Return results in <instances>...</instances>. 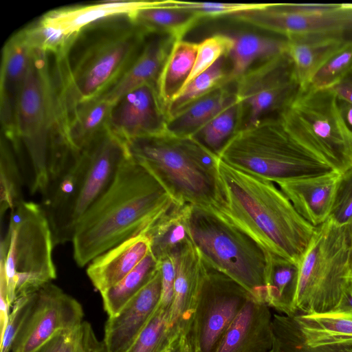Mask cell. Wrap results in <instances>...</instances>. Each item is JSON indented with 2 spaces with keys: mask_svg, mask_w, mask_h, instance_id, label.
Instances as JSON below:
<instances>
[{
  "mask_svg": "<svg viewBox=\"0 0 352 352\" xmlns=\"http://www.w3.org/2000/svg\"><path fill=\"white\" fill-rule=\"evenodd\" d=\"M191 206L175 201L144 232L151 242V252L158 261L173 256L184 244L191 240L188 224Z\"/></svg>",
  "mask_w": 352,
  "mask_h": 352,
  "instance_id": "obj_29",
  "label": "cell"
},
{
  "mask_svg": "<svg viewBox=\"0 0 352 352\" xmlns=\"http://www.w3.org/2000/svg\"><path fill=\"white\" fill-rule=\"evenodd\" d=\"M24 30L13 34L5 43L0 72V120L1 134L14 144L16 142V113L33 51Z\"/></svg>",
  "mask_w": 352,
  "mask_h": 352,
  "instance_id": "obj_17",
  "label": "cell"
},
{
  "mask_svg": "<svg viewBox=\"0 0 352 352\" xmlns=\"http://www.w3.org/2000/svg\"><path fill=\"white\" fill-rule=\"evenodd\" d=\"M334 352H352V344L333 346Z\"/></svg>",
  "mask_w": 352,
  "mask_h": 352,
  "instance_id": "obj_53",
  "label": "cell"
},
{
  "mask_svg": "<svg viewBox=\"0 0 352 352\" xmlns=\"http://www.w3.org/2000/svg\"><path fill=\"white\" fill-rule=\"evenodd\" d=\"M286 39L287 52L293 63L300 89L309 85L331 57L352 43L351 38L336 35L298 36Z\"/></svg>",
  "mask_w": 352,
  "mask_h": 352,
  "instance_id": "obj_25",
  "label": "cell"
},
{
  "mask_svg": "<svg viewBox=\"0 0 352 352\" xmlns=\"http://www.w3.org/2000/svg\"><path fill=\"white\" fill-rule=\"evenodd\" d=\"M129 14L87 25L61 53L52 54L58 122L79 104L106 93L140 54L149 33Z\"/></svg>",
  "mask_w": 352,
  "mask_h": 352,
  "instance_id": "obj_1",
  "label": "cell"
},
{
  "mask_svg": "<svg viewBox=\"0 0 352 352\" xmlns=\"http://www.w3.org/2000/svg\"><path fill=\"white\" fill-rule=\"evenodd\" d=\"M349 244V276L352 277V219L345 226Z\"/></svg>",
  "mask_w": 352,
  "mask_h": 352,
  "instance_id": "obj_52",
  "label": "cell"
},
{
  "mask_svg": "<svg viewBox=\"0 0 352 352\" xmlns=\"http://www.w3.org/2000/svg\"><path fill=\"white\" fill-rule=\"evenodd\" d=\"M82 151L84 170L67 222L66 242L72 241L78 223L108 189L129 155L125 142L109 130Z\"/></svg>",
  "mask_w": 352,
  "mask_h": 352,
  "instance_id": "obj_15",
  "label": "cell"
},
{
  "mask_svg": "<svg viewBox=\"0 0 352 352\" xmlns=\"http://www.w3.org/2000/svg\"><path fill=\"white\" fill-rule=\"evenodd\" d=\"M129 16L147 32L168 34L176 41L182 40L201 19L190 12L166 8L162 5V1L138 9Z\"/></svg>",
  "mask_w": 352,
  "mask_h": 352,
  "instance_id": "obj_33",
  "label": "cell"
},
{
  "mask_svg": "<svg viewBox=\"0 0 352 352\" xmlns=\"http://www.w3.org/2000/svg\"><path fill=\"white\" fill-rule=\"evenodd\" d=\"M162 278L159 267L153 278L105 323L106 352H125L135 341L160 305Z\"/></svg>",
  "mask_w": 352,
  "mask_h": 352,
  "instance_id": "obj_18",
  "label": "cell"
},
{
  "mask_svg": "<svg viewBox=\"0 0 352 352\" xmlns=\"http://www.w3.org/2000/svg\"><path fill=\"white\" fill-rule=\"evenodd\" d=\"M299 265L270 254L266 278V304L284 315H296Z\"/></svg>",
  "mask_w": 352,
  "mask_h": 352,
  "instance_id": "obj_30",
  "label": "cell"
},
{
  "mask_svg": "<svg viewBox=\"0 0 352 352\" xmlns=\"http://www.w3.org/2000/svg\"><path fill=\"white\" fill-rule=\"evenodd\" d=\"M65 352H106L91 325L83 321L70 335Z\"/></svg>",
  "mask_w": 352,
  "mask_h": 352,
  "instance_id": "obj_45",
  "label": "cell"
},
{
  "mask_svg": "<svg viewBox=\"0 0 352 352\" xmlns=\"http://www.w3.org/2000/svg\"><path fill=\"white\" fill-rule=\"evenodd\" d=\"M151 242L145 233L133 236L93 259L87 274L100 293L117 284L150 252Z\"/></svg>",
  "mask_w": 352,
  "mask_h": 352,
  "instance_id": "obj_21",
  "label": "cell"
},
{
  "mask_svg": "<svg viewBox=\"0 0 352 352\" xmlns=\"http://www.w3.org/2000/svg\"><path fill=\"white\" fill-rule=\"evenodd\" d=\"M167 123L157 84L148 83L129 91L112 104L107 129L126 142L166 133Z\"/></svg>",
  "mask_w": 352,
  "mask_h": 352,
  "instance_id": "obj_16",
  "label": "cell"
},
{
  "mask_svg": "<svg viewBox=\"0 0 352 352\" xmlns=\"http://www.w3.org/2000/svg\"><path fill=\"white\" fill-rule=\"evenodd\" d=\"M271 352H334L333 346H308L294 316L273 314Z\"/></svg>",
  "mask_w": 352,
  "mask_h": 352,
  "instance_id": "obj_39",
  "label": "cell"
},
{
  "mask_svg": "<svg viewBox=\"0 0 352 352\" xmlns=\"http://www.w3.org/2000/svg\"><path fill=\"white\" fill-rule=\"evenodd\" d=\"M173 256L175 278L169 321L175 333L188 334L203 283L204 263L191 240Z\"/></svg>",
  "mask_w": 352,
  "mask_h": 352,
  "instance_id": "obj_19",
  "label": "cell"
},
{
  "mask_svg": "<svg viewBox=\"0 0 352 352\" xmlns=\"http://www.w3.org/2000/svg\"><path fill=\"white\" fill-rule=\"evenodd\" d=\"M243 110V104L236 99L193 136L217 155L228 140L239 130L236 126L242 117Z\"/></svg>",
  "mask_w": 352,
  "mask_h": 352,
  "instance_id": "obj_37",
  "label": "cell"
},
{
  "mask_svg": "<svg viewBox=\"0 0 352 352\" xmlns=\"http://www.w3.org/2000/svg\"><path fill=\"white\" fill-rule=\"evenodd\" d=\"M338 104L342 115L349 128L352 130V104L338 99Z\"/></svg>",
  "mask_w": 352,
  "mask_h": 352,
  "instance_id": "obj_51",
  "label": "cell"
},
{
  "mask_svg": "<svg viewBox=\"0 0 352 352\" xmlns=\"http://www.w3.org/2000/svg\"><path fill=\"white\" fill-rule=\"evenodd\" d=\"M24 180L21 170L9 141L1 134L0 145V213L3 215L23 201Z\"/></svg>",
  "mask_w": 352,
  "mask_h": 352,
  "instance_id": "obj_35",
  "label": "cell"
},
{
  "mask_svg": "<svg viewBox=\"0 0 352 352\" xmlns=\"http://www.w3.org/2000/svg\"><path fill=\"white\" fill-rule=\"evenodd\" d=\"M125 143L129 155L155 176L174 201L219 213L224 198L219 157L195 136L166 133Z\"/></svg>",
  "mask_w": 352,
  "mask_h": 352,
  "instance_id": "obj_6",
  "label": "cell"
},
{
  "mask_svg": "<svg viewBox=\"0 0 352 352\" xmlns=\"http://www.w3.org/2000/svg\"><path fill=\"white\" fill-rule=\"evenodd\" d=\"M159 265L162 278V293L160 304L164 307L170 309L175 278L174 256H168L160 260Z\"/></svg>",
  "mask_w": 352,
  "mask_h": 352,
  "instance_id": "obj_46",
  "label": "cell"
},
{
  "mask_svg": "<svg viewBox=\"0 0 352 352\" xmlns=\"http://www.w3.org/2000/svg\"><path fill=\"white\" fill-rule=\"evenodd\" d=\"M328 219L340 226L352 219V167L340 174Z\"/></svg>",
  "mask_w": 352,
  "mask_h": 352,
  "instance_id": "obj_43",
  "label": "cell"
},
{
  "mask_svg": "<svg viewBox=\"0 0 352 352\" xmlns=\"http://www.w3.org/2000/svg\"><path fill=\"white\" fill-rule=\"evenodd\" d=\"M35 292L21 296L14 302L6 329L1 336V352H10L34 302Z\"/></svg>",
  "mask_w": 352,
  "mask_h": 352,
  "instance_id": "obj_44",
  "label": "cell"
},
{
  "mask_svg": "<svg viewBox=\"0 0 352 352\" xmlns=\"http://www.w3.org/2000/svg\"><path fill=\"white\" fill-rule=\"evenodd\" d=\"M234 45L230 53L232 67L226 85L236 81L256 60H262L287 52L286 38H272L254 34H242L232 36Z\"/></svg>",
  "mask_w": 352,
  "mask_h": 352,
  "instance_id": "obj_31",
  "label": "cell"
},
{
  "mask_svg": "<svg viewBox=\"0 0 352 352\" xmlns=\"http://www.w3.org/2000/svg\"><path fill=\"white\" fill-rule=\"evenodd\" d=\"M272 321L269 307L250 298L224 333L215 352H270Z\"/></svg>",
  "mask_w": 352,
  "mask_h": 352,
  "instance_id": "obj_20",
  "label": "cell"
},
{
  "mask_svg": "<svg viewBox=\"0 0 352 352\" xmlns=\"http://www.w3.org/2000/svg\"><path fill=\"white\" fill-rule=\"evenodd\" d=\"M236 82V99L249 111L245 126L257 124L265 115L280 113L300 91L293 63L287 52L261 60Z\"/></svg>",
  "mask_w": 352,
  "mask_h": 352,
  "instance_id": "obj_13",
  "label": "cell"
},
{
  "mask_svg": "<svg viewBox=\"0 0 352 352\" xmlns=\"http://www.w3.org/2000/svg\"><path fill=\"white\" fill-rule=\"evenodd\" d=\"M159 261L150 252L124 278L101 292L103 306L109 316H116L155 276Z\"/></svg>",
  "mask_w": 352,
  "mask_h": 352,
  "instance_id": "obj_34",
  "label": "cell"
},
{
  "mask_svg": "<svg viewBox=\"0 0 352 352\" xmlns=\"http://www.w3.org/2000/svg\"><path fill=\"white\" fill-rule=\"evenodd\" d=\"M224 204L217 215L239 228L270 254L299 265L314 227L273 182L233 168L219 158Z\"/></svg>",
  "mask_w": 352,
  "mask_h": 352,
  "instance_id": "obj_3",
  "label": "cell"
},
{
  "mask_svg": "<svg viewBox=\"0 0 352 352\" xmlns=\"http://www.w3.org/2000/svg\"><path fill=\"white\" fill-rule=\"evenodd\" d=\"M51 54L34 48L16 113L13 148L31 194L46 192L72 149L58 132L56 90Z\"/></svg>",
  "mask_w": 352,
  "mask_h": 352,
  "instance_id": "obj_5",
  "label": "cell"
},
{
  "mask_svg": "<svg viewBox=\"0 0 352 352\" xmlns=\"http://www.w3.org/2000/svg\"><path fill=\"white\" fill-rule=\"evenodd\" d=\"M188 224L202 260L240 284L256 301L266 304L270 254L239 228L192 206Z\"/></svg>",
  "mask_w": 352,
  "mask_h": 352,
  "instance_id": "obj_8",
  "label": "cell"
},
{
  "mask_svg": "<svg viewBox=\"0 0 352 352\" xmlns=\"http://www.w3.org/2000/svg\"><path fill=\"white\" fill-rule=\"evenodd\" d=\"M236 100L235 93L221 85L193 102L168 120L167 133L195 135L205 124Z\"/></svg>",
  "mask_w": 352,
  "mask_h": 352,
  "instance_id": "obj_28",
  "label": "cell"
},
{
  "mask_svg": "<svg viewBox=\"0 0 352 352\" xmlns=\"http://www.w3.org/2000/svg\"><path fill=\"white\" fill-rule=\"evenodd\" d=\"M176 40L171 36L149 33L136 59L120 79L100 98L113 103L120 96L141 85L156 83Z\"/></svg>",
  "mask_w": 352,
  "mask_h": 352,
  "instance_id": "obj_23",
  "label": "cell"
},
{
  "mask_svg": "<svg viewBox=\"0 0 352 352\" xmlns=\"http://www.w3.org/2000/svg\"><path fill=\"white\" fill-rule=\"evenodd\" d=\"M164 352H194L188 335L184 332L177 333Z\"/></svg>",
  "mask_w": 352,
  "mask_h": 352,
  "instance_id": "obj_49",
  "label": "cell"
},
{
  "mask_svg": "<svg viewBox=\"0 0 352 352\" xmlns=\"http://www.w3.org/2000/svg\"><path fill=\"white\" fill-rule=\"evenodd\" d=\"M72 333L60 332L33 352H65Z\"/></svg>",
  "mask_w": 352,
  "mask_h": 352,
  "instance_id": "obj_47",
  "label": "cell"
},
{
  "mask_svg": "<svg viewBox=\"0 0 352 352\" xmlns=\"http://www.w3.org/2000/svg\"><path fill=\"white\" fill-rule=\"evenodd\" d=\"M268 4L162 1V5L166 8L190 12L201 19L202 18L230 16L243 12L264 8Z\"/></svg>",
  "mask_w": 352,
  "mask_h": 352,
  "instance_id": "obj_41",
  "label": "cell"
},
{
  "mask_svg": "<svg viewBox=\"0 0 352 352\" xmlns=\"http://www.w3.org/2000/svg\"><path fill=\"white\" fill-rule=\"evenodd\" d=\"M351 69L352 43L331 57L317 72L307 87L314 89H329Z\"/></svg>",
  "mask_w": 352,
  "mask_h": 352,
  "instance_id": "obj_42",
  "label": "cell"
},
{
  "mask_svg": "<svg viewBox=\"0 0 352 352\" xmlns=\"http://www.w3.org/2000/svg\"><path fill=\"white\" fill-rule=\"evenodd\" d=\"M294 316L309 346L352 344V311H329Z\"/></svg>",
  "mask_w": 352,
  "mask_h": 352,
  "instance_id": "obj_27",
  "label": "cell"
},
{
  "mask_svg": "<svg viewBox=\"0 0 352 352\" xmlns=\"http://www.w3.org/2000/svg\"><path fill=\"white\" fill-rule=\"evenodd\" d=\"M340 174L333 172L282 182L277 186L289 199L298 214L310 224L318 227L329 217Z\"/></svg>",
  "mask_w": 352,
  "mask_h": 352,
  "instance_id": "obj_22",
  "label": "cell"
},
{
  "mask_svg": "<svg viewBox=\"0 0 352 352\" xmlns=\"http://www.w3.org/2000/svg\"><path fill=\"white\" fill-rule=\"evenodd\" d=\"M349 276V244L345 226L329 219L316 227L299 264L296 314L333 310Z\"/></svg>",
  "mask_w": 352,
  "mask_h": 352,
  "instance_id": "obj_9",
  "label": "cell"
},
{
  "mask_svg": "<svg viewBox=\"0 0 352 352\" xmlns=\"http://www.w3.org/2000/svg\"><path fill=\"white\" fill-rule=\"evenodd\" d=\"M155 1H107L51 10L38 21L63 34L73 37L87 25L109 16L129 14L153 5Z\"/></svg>",
  "mask_w": 352,
  "mask_h": 352,
  "instance_id": "obj_24",
  "label": "cell"
},
{
  "mask_svg": "<svg viewBox=\"0 0 352 352\" xmlns=\"http://www.w3.org/2000/svg\"><path fill=\"white\" fill-rule=\"evenodd\" d=\"M225 57L219 59L209 69L197 76L171 100L166 107L168 120L214 89L226 85L229 72L226 71Z\"/></svg>",
  "mask_w": 352,
  "mask_h": 352,
  "instance_id": "obj_36",
  "label": "cell"
},
{
  "mask_svg": "<svg viewBox=\"0 0 352 352\" xmlns=\"http://www.w3.org/2000/svg\"><path fill=\"white\" fill-rule=\"evenodd\" d=\"M230 18L288 38L309 35H336L352 39V5L269 3L261 9Z\"/></svg>",
  "mask_w": 352,
  "mask_h": 352,
  "instance_id": "obj_10",
  "label": "cell"
},
{
  "mask_svg": "<svg viewBox=\"0 0 352 352\" xmlns=\"http://www.w3.org/2000/svg\"><path fill=\"white\" fill-rule=\"evenodd\" d=\"M331 311H352V277H347L340 301Z\"/></svg>",
  "mask_w": 352,
  "mask_h": 352,
  "instance_id": "obj_50",
  "label": "cell"
},
{
  "mask_svg": "<svg viewBox=\"0 0 352 352\" xmlns=\"http://www.w3.org/2000/svg\"><path fill=\"white\" fill-rule=\"evenodd\" d=\"M329 89L338 99L352 104V69Z\"/></svg>",
  "mask_w": 352,
  "mask_h": 352,
  "instance_id": "obj_48",
  "label": "cell"
},
{
  "mask_svg": "<svg viewBox=\"0 0 352 352\" xmlns=\"http://www.w3.org/2000/svg\"><path fill=\"white\" fill-rule=\"evenodd\" d=\"M204 263L203 283L188 335L194 352H215L230 323L253 297L237 282Z\"/></svg>",
  "mask_w": 352,
  "mask_h": 352,
  "instance_id": "obj_11",
  "label": "cell"
},
{
  "mask_svg": "<svg viewBox=\"0 0 352 352\" xmlns=\"http://www.w3.org/2000/svg\"><path fill=\"white\" fill-rule=\"evenodd\" d=\"M52 230L41 206L22 201L9 212L1 242L0 281L12 306L19 297L33 293L56 278Z\"/></svg>",
  "mask_w": 352,
  "mask_h": 352,
  "instance_id": "obj_7",
  "label": "cell"
},
{
  "mask_svg": "<svg viewBox=\"0 0 352 352\" xmlns=\"http://www.w3.org/2000/svg\"><path fill=\"white\" fill-rule=\"evenodd\" d=\"M289 107L307 128L324 158L338 173L352 167V130L332 90L300 89Z\"/></svg>",
  "mask_w": 352,
  "mask_h": 352,
  "instance_id": "obj_12",
  "label": "cell"
},
{
  "mask_svg": "<svg viewBox=\"0 0 352 352\" xmlns=\"http://www.w3.org/2000/svg\"><path fill=\"white\" fill-rule=\"evenodd\" d=\"M111 106L100 98L79 104L60 122V138L71 149L83 150L108 130Z\"/></svg>",
  "mask_w": 352,
  "mask_h": 352,
  "instance_id": "obj_26",
  "label": "cell"
},
{
  "mask_svg": "<svg viewBox=\"0 0 352 352\" xmlns=\"http://www.w3.org/2000/svg\"><path fill=\"white\" fill-rule=\"evenodd\" d=\"M170 309L160 304L125 352H164L177 334L170 327Z\"/></svg>",
  "mask_w": 352,
  "mask_h": 352,
  "instance_id": "obj_38",
  "label": "cell"
},
{
  "mask_svg": "<svg viewBox=\"0 0 352 352\" xmlns=\"http://www.w3.org/2000/svg\"><path fill=\"white\" fill-rule=\"evenodd\" d=\"M83 316L77 300L49 283L35 292L32 308L11 351L33 352L57 333L74 331L84 321Z\"/></svg>",
  "mask_w": 352,
  "mask_h": 352,
  "instance_id": "obj_14",
  "label": "cell"
},
{
  "mask_svg": "<svg viewBox=\"0 0 352 352\" xmlns=\"http://www.w3.org/2000/svg\"><path fill=\"white\" fill-rule=\"evenodd\" d=\"M198 45L182 39L176 41L171 48L157 81L159 96L166 111L192 72Z\"/></svg>",
  "mask_w": 352,
  "mask_h": 352,
  "instance_id": "obj_32",
  "label": "cell"
},
{
  "mask_svg": "<svg viewBox=\"0 0 352 352\" xmlns=\"http://www.w3.org/2000/svg\"><path fill=\"white\" fill-rule=\"evenodd\" d=\"M173 199L143 165L129 155L112 183L78 223L73 255L80 267L120 243L146 230Z\"/></svg>",
  "mask_w": 352,
  "mask_h": 352,
  "instance_id": "obj_2",
  "label": "cell"
},
{
  "mask_svg": "<svg viewBox=\"0 0 352 352\" xmlns=\"http://www.w3.org/2000/svg\"><path fill=\"white\" fill-rule=\"evenodd\" d=\"M217 155L233 168L276 184L337 172L289 106L238 130Z\"/></svg>",
  "mask_w": 352,
  "mask_h": 352,
  "instance_id": "obj_4",
  "label": "cell"
},
{
  "mask_svg": "<svg viewBox=\"0 0 352 352\" xmlns=\"http://www.w3.org/2000/svg\"><path fill=\"white\" fill-rule=\"evenodd\" d=\"M233 45V37L222 34L212 35L199 43L193 68L182 89L219 59L229 55Z\"/></svg>",
  "mask_w": 352,
  "mask_h": 352,
  "instance_id": "obj_40",
  "label": "cell"
},
{
  "mask_svg": "<svg viewBox=\"0 0 352 352\" xmlns=\"http://www.w3.org/2000/svg\"><path fill=\"white\" fill-rule=\"evenodd\" d=\"M271 352V351H270Z\"/></svg>",
  "mask_w": 352,
  "mask_h": 352,
  "instance_id": "obj_54",
  "label": "cell"
}]
</instances>
